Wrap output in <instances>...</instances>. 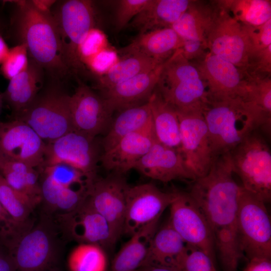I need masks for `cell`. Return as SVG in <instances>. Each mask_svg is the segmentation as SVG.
<instances>
[{"label": "cell", "instance_id": "1", "mask_svg": "<svg viewBox=\"0 0 271 271\" xmlns=\"http://www.w3.org/2000/svg\"><path fill=\"white\" fill-rule=\"evenodd\" d=\"M233 173L230 153L218 156L208 173L193 182L189 192L209 225L224 271H237L243 256L237 229L241 186Z\"/></svg>", "mask_w": 271, "mask_h": 271}, {"label": "cell", "instance_id": "2", "mask_svg": "<svg viewBox=\"0 0 271 271\" xmlns=\"http://www.w3.org/2000/svg\"><path fill=\"white\" fill-rule=\"evenodd\" d=\"M9 2L16 6L11 26L18 44L26 45L29 58L44 70L51 81L63 83L71 73L51 13L39 11L32 1Z\"/></svg>", "mask_w": 271, "mask_h": 271}, {"label": "cell", "instance_id": "3", "mask_svg": "<svg viewBox=\"0 0 271 271\" xmlns=\"http://www.w3.org/2000/svg\"><path fill=\"white\" fill-rule=\"evenodd\" d=\"M156 88L177 111H203L208 102L207 84L201 71L181 49L166 61Z\"/></svg>", "mask_w": 271, "mask_h": 271}, {"label": "cell", "instance_id": "4", "mask_svg": "<svg viewBox=\"0 0 271 271\" xmlns=\"http://www.w3.org/2000/svg\"><path fill=\"white\" fill-rule=\"evenodd\" d=\"M202 113L215 158L230 153L256 130L241 98L209 101Z\"/></svg>", "mask_w": 271, "mask_h": 271}, {"label": "cell", "instance_id": "5", "mask_svg": "<svg viewBox=\"0 0 271 271\" xmlns=\"http://www.w3.org/2000/svg\"><path fill=\"white\" fill-rule=\"evenodd\" d=\"M58 228L46 213L10 248L17 271H57L59 257Z\"/></svg>", "mask_w": 271, "mask_h": 271}, {"label": "cell", "instance_id": "6", "mask_svg": "<svg viewBox=\"0 0 271 271\" xmlns=\"http://www.w3.org/2000/svg\"><path fill=\"white\" fill-rule=\"evenodd\" d=\"M70 95L63 90L62 83L51 81L15 119L27 123L46 143L52 142L74 131L70 110Z\"/></svg>", "mask_w": 271, "mask_h": 271}, {"label": "cell", "instance_id": "7", "mask_svg": "<svg viewBox=\"0 0 271 271\" xmlns=\"http://www.w3.org/2000/svg\"><path fill=\"white\" fill-rule=\"evenodd\" d=\"M234 173L246 191L263 202L271 199V152L257 130L250 132L230 152Z\"/></svg>", "mask_w": 271, "mask_h": 271}, {"label": "cell", "instance_id": "8", "mask_svg": "<svg viewBox=\"0 0 271 271\" xmlns=\"http://www.w3.org/2000/svg\"><path fill=\"white\" fill-rule=\"evenodd\" d=\"M213 17L206 37L209 53L235 65L249 75L255 54L245 26L215 1Z\"/></svg>", "mask_w": 271, "mask_h": 271}, {"label": "cell", "instance_id": "9", "mask_svg": "<svg viewBox=\"0 0 271 271\" xmlns=\"http://www.w3.org/2000/svg\"><path fill=\"white\" fill-rule=\"evenodd\" d=\"M60 40L63 56L71 74L83 69L78 50L89 31L95 28L93 3L88 0L56 2L51 11Z\"/></svg>", "mask_w": 271, "mask_h": 271}, {"label": "cell", "instance_id": "10", "mask_svg": "<svg viewBox=\"0 0 271 271\" xmlns=\"http://www.w3.org/2000/svg\"><path fill=\"white\" fill-rule=\"evenodd\" d=\"M237 229L240 250L249 260L271 258V222L265 203L241 186Z\"/></svg>", "mask_w": 271, "mask_h": 271}, {"label": "cell", "instance_id": "11", "mask_svg": "<svg viewBox=\"0 0 271 271\" xmlns=\"http://www.w3.org/2000/svg\"><path fill=\"white\" fill-rule=\"evenodd\" d=\"M168 221L186 244L198 248L214 262L215 248L209 225L189 192L174 191Z\"/></svg>", "mask_w": 271, "mask_h": 271}, {"label": "cell", "instance_id": "12", "mask_svg": "<svg viewBox=\"0 0 271 271\" xmlns=\"http://www.w3.org/2000/svg\"><path fill=\"white\" fill-rule=\"evenodd\" d=\"M95 139L74 130L46 143L41 169L65 164L82 172L90 182L94 181L97 178V165L100 158Z\"/></svg>", "mask_w": 271, "mask_h": 271}, {"label": "cell", "instance_id": "13", "mask_svg": "<svg viewBox=\"0 0 271 271\" xmlns=\"http://www.w3.org/2000/svg\"><path fill=\"white\" fill-rule=\"evenodd\" d=\"M177 111L181 152L196 179L206 175L215 159L202 111Z\"/></svg>", "mask_w": 271, "mask_h": 271}, {"label": "cell", "instance_id": "14", "mask_svg": "<svg viewBox=\"0 0 271 271\" xmlns=\"http://www.w3.org/2000/svg\"><path fill=\"white\" fill-rule=\"evenodd\" d=\"M193 63L205 80L208 101L243 99L247 96L250 76L232 63L209 52L202 59Z\"/></svg>", "mask_w": 271, "mask_h": 271}, {"label": "cell", "instance_id": "15", "mask_svg": "<svg viewBox=\"0 0 271 271\" xmlns=\"http://www.w3.org/2000/svg\"><path fill=\"white\" fill-rule=\"evenodd\" d=\"M173 197V192H163L151 183L129 186L122 234L130 236L148 224L159 221Z\"/></svg>", "mask_w": 271, "mask_h": 271}, {"label": "cell", "instance_id": "16", "mask_svg": "<svg viewBox=\"0 0 271 271\" xmlns=\"http://www.w3.org/2000/svg\"><path fill=\"white\" fill-rule=\"evenodd\" d=\"M128 186L123 174L113 172L105 178L97 177L88 189L87 200L106 220L115 242L123 233Z\"/></svg>", "mask_w": 271, "mask_h": 271}, {"label": "cell", "instance_id": "17", "mask_svg": "<svg viewBox=\"0 0 271 271\" xmlns=\"http://www.w3.org/2000/svg\"><path fill=\"white\" fill-rule=\"evenodd\" d=\"M56 225L64 236L79 243H94L104 249L116 243L106 220L85 200L70 212L56 214Z\"/></svg>", "mask_w": 271, "mask_h": 271}, {"label": "cell", "instance_id": "18", "mask_svg": "<svg viewBox=\"0 0 271 271\" xmlns=\"http://www.w3.org/2000/svg\"><path fill=\"white\" fill-rule=\"evenodd\" d=\"M46 143L27 123L19 119L0 121V156L41 169Z\"/></svg>", "mask_w": 271, "mask_h": 271}, {"label": "cell", "instance_id": "19", "mask_svg": "<svg viewBox=\"0 0 271 271\" xmlns=\"http://www.w3.org/2000/svg\"><path fill=\"white\" fill-rule=\"evenodd\" d=\"M78 86L70 98L74 130L95 138L109 125L112 113L103 97L80 80H78Z\"/></svg>", "mask_w": 271, "mask_h": 271}, {"label": "cell", "instance_id": "20", "mask_svg": "<svg viewBox=\"0 0 271 271\" xmlns=\"http://www.w3.org/2000/svg\"><path fill=\"white\" fill-rule=\"evenodd\" d=\"M133 169L147 177L164 183L177 179L193 182L196 179L181 152L156 140Z\"/></svg>", "mask_w": 271, "mask_h": 271}, {"label": "cell", "instance_id": "21", "mask_svg": "<svg viewBox=\"0 0 271 271\" xmlns=\"http://www.w3.org/2000/svg\"><path fill=\"white\" fill-rule=\"evenodd\" d=\"M156 140L152 123L145 129L122 138L112 148L103 152L100 161L107 170L123 174L134 168Z\"/></svg>", "mask_w": 271, "mask_h": 271}, {"label": "cell", "instance_id": "22", "mask_svg": "<svg viewBox=\"0 0 271 271\" xmlns=\"http://www.w3.org/2000/svg\"><path fill=\"white\" fill-rule=\"evenodd\" d=\"M166 61L103 90V98L110 111L113 113L139 105L138 103L145 99L148 100L157 86Z\"/></svg>", "mask_w": 271, "mask_h": 271}, {"label": "cell", "instance_id": "23", "mask_svg": "<svg viewBox=\"0 0 271 271\" xmlns=\"http://www.w3.org/2000/svg\"><path fill=\"white\" fill-rule=\"evenodd\" d=\"M183 43L176 32L167 27L140 34L119 52L124 57L140 55L163 62L181 49Z\"/></svg>", "mask_w": 271, "mask_h": 271}, {"label": "cell", "instance_id": "24", "mask_svg": "<svg viewBox=\"0 0 271 271\" xmlns=\"http://www.w3.org/2000/svg\"><path fill=\"white\" fill-rule=\"evenodd\" d=\"M45 74L44 70L29 58L27 69L9 80L2 95L15 118L24 112L36 98L43 87Z\"/></svg>", "mask_w": 271, "mask_h": 271}, {"label": "cell", "instance_id": "25", "mask_svg": "<svg viewBox=\"0 0 271 271\" xmlns=\"http://www.w3.org/2000/svg\"><path fill=\"white\" fill-rule=\"evenodd\" d=\"M190 0H150L131 21L130 26L140 34L171 27L187 10Z\"/></svg>", "mask_w": 271, "mask_h": 271}, {"label": "cell", "instance_id": "26", "mask_svg": "<svg viewBox=\"0 0 271 271\" xmlns=\"http://www.w3.org/2000/svg\"><path fill=\"white\" fill-rule=\"evenodd\" d=\"M148 102L156 141L181 152L179 122L176 109L163 99L156 88Z\"/></svg>", "mask_w": 271, "mask_h": 271}, {"label": "cell", "instance_id": "27", "mask_svg": "<svg viewBox=\"0 0 271 271\" xmlns=\"http://www.w3.org/2000/svg\"><path fill=\"white\" fill-rule=\"evenodd\" d=\"M215 6V1H191L187 10L171 28L183 41L198 42L207 46V34Z\"/></svg>", "mask_w": 271, "mask_h": 271}, {"label": "cell", "instance_id": "28", "mask_svg": "<svg viewBox=\"0 0 271 271\" xmlns=\"http://www.w3.org/2000/svg\"><path fill=\"white\" fill-rule=\"evenodd\" d=\"M186 246V243L168 221L155 233L142 267L158 265L176 269L177 261Z\"/></svg>", "mask_w": 271, "mask_h": 271}, {"label": "cell", "instance_id": "29", "mask_svg": "<svg viewBox=\"0 0 271 271\" xmlns=\"http://www.w3.org/2000/svg\"><path fill=\"white\" fill-rule=\"evenodd\" d=\"M158 222L149 224L131 235L115 255L107 271H138L141 268Z\"/></svg>", "mask_w": 271, "mask_h": 271}, {"label": "cell", "instance_id": "30", "mask_svg": "<svg viewBox=\"0 0 271 271\" xmlns=\"http://www.w3.org/2000/svg\"><path fill=\"white\" fill-rule=\"evenodd\" d=\"M40 182L41 202L45 213L51 215L63 214L72 211L86 198L88 188L79 189L66 187L53 181L42 173Z\"/></svg>", "mask_w": 271, "mask_h": 271}, {"label": "cell", "instance_id": "31", "mask_svg": "<svg viewBox=\"0 0 271 271\" xmlns=\"http://www.w3.org/2000/svg\"><path fill=\"white\" fill-rule=\"evenodd\" d=\"M252 116L256 130L270 135L271 127V80L270 75L250 77L249 90L243 99Z\"/></svg>", "mask_w": 271, "mask_h": 271}, {"label": "cell", "instance_id": "32", "mask_svg": "<svg viewBox=\"0 0 271 271\" xmlns=\"http://www.w3.org/2000/svg\"><path fill=\"white\" fill-rule=\"evenodd\" d=\"M152 123L148 102L121 110L102 141L103 152L115 145L126 136L145 129Z\"/></svg>", "mask_w": 271, "mask_h": 271}, {"label": "cell", "instance_id": "33", "mask_svg": "<svg viewBox=\"0 0 271 271\" xmlns=\"http://www.w3.org/2000/svg\"><path fill=\"white\" fill-rule=\"evenodd\" d=\"M0 174L12 188L41 202L39 174L36 168L0 156Z\"/></svg>", "mask_w": 271, "mask_h": 271}, {"label": "cell", "instance_id": "34", "mask_svg": "<svg viewBox=\"0 0 271 271\" xmlns=\"http://www.w3.org/2000/svg\"><path fill=\"white\" fill-rule=\"evenodd\" d=\"M163 62L140 55L125 57L100 76L98 79V87L105 90L138 74L153 69Z\"/></svg>", "mask_w": 271, "mask_h": 271}, {"label": "cell", "instance_id": "35", "mask_svg": "<svg viewBox=\"0 0 271 271\" xmlns=\"http://www.w3.org/2000/svg\"><path fill=\"white\" fill-rule=\"evenodd\" d=\"M229 14L242 25L260 27L271 19V3L267 0L220 1Z\"/></svg>", "mask_w": 271, "mask_h": 271}, {"label": "cell", "instance_id": "36", "mask_svg": "<svg viewBox=\"0 0 271 271\" xmlns=\"http://www.w3.org/2000/svg\"><path fill=\"white\" fill-rule=\"evenodd\" d=\"M0 202L10 217L17 223L31 225L30 216L39 203L12 188L0 174Z\"/></svg>", "mask_w": 271, "mask_h": 271}, {"label": "cell", "instance_id": "37", "mask_svg": "<svg viewBox=\"0 0 271 271\" xmlns=\"http://www.w3.org/2000/svg\"><path fill=\"white\" fill-rule=\"evenodd\" d=\"M107 257L99 245L79 243L69 253L67 266L70 271H107Z\"/></svg>", "mask_w": 271, "mask_h": 271}, {"label": "cell", "instance_id": "38", "mask_svg": "<svg viewBox=\"0 0 271 271\" xmlns=\"http://www.w3.org/2000/svg\"><path fill=\"white\" fill-rule=\"evenodd\" d=\"M41 170L55 183L68 187L88 188L92 183L82 172L65 164L44 167Z\"/></svg>", "mask_w": 271, "mask_h": 271}, {"label": "cell", "instance_id": "39", "mask_svg": "<svg viewBox=\"0 0 271 271\" xmlns=\"http://www.w3.org/2000/svg\"><path fill=\"white\" fill-rule=\"evenodd\" d=\"M176 268L180 271H217L215 262L207 254L188 244L178 260Z\"/></svg>", "mask_w": 271, "mask_h": 271}, {"label": "cell", "instance_id": "40", "mask_svg": "<svg viewBox=\"0 0 271 271\" xmlns=\"http://www.w3.org/2000/svg\"><path fill=\"white\" fill-rule=\"evenodd\" d=\"M29 60L26 45L24 43L18 44L10 49L7 57L1 65V73L10 80L27 69Z\"/></svg>", "mask_w": 271, "mask_h": 271}, {"label": "cell", "instance_id": "41", "mask_svg": "<svg viewBox=\"0 0 271 271\" xmlns=\"http://www.w3.org/2000/svg\"><path fill=\"white\" fill-rule=\"evenodd\" d=\"M34 224L22 225L16 222L8 214L0 202V245L10 247Z\"/></svg>", "mask_w": 271, "mask_h": 271}, {"label": "cell", "instance_id": "42", "mask_svg": "<svg viewBox=\"0 0 271 271\" xmlns=\"http://www.w3.org/2000/svg\"><path fill=\"white\" fill-rule=\"evenodd\" d=\"M150 0H120L117 3L115 16V30L124 28L149 3Z\"/></svg>", "mask_w": 271, "mask_h": 271}, {"label": "cell", "instance_id": "43", "mask_svg": "<svg viewBox=\"0 0 271 271\" xmlns=\"http://www.w3.org/2000/svg\"><path fill=\"white\" fill-rule=\"evenodd\" d=\"M245 27L255 55L271 46V19L258 27Z\"/></svg>", "mask_w": 271, "mask_h": 271}, {"label": "cell", "instance_id": "44", "mask_svg": "<svg viewBox=\"0 0 271 271\" xmlns=\"http://www.w3.org/2000/svg\"><path fill=\"white\" fill-rule=\"evenodd\" d=\"M249 260L243 271H271V258L255 257Z\"/></svg>", "mask_w": 271, "mask_h": 271}, {"label": "cell", "instance_id": "45", "mask_svg": "<svg viewBox=\"0 0 271 271\" xmlns=\"http://www.w3.org/2000/svg\"><path fill=\"white\" fill-rule=\"evenodd\" d=\"M0 271H17L10 254L1 245H0Z\"/></svg>", "mask_w": 271, "mask_h": 271}, {"label": "cell", "instance_id": "46", "mask_svg": "<svg viewBox=\"0 0 271 271\" xmlns=\"http://www.w3.org/2000/svg\"><path fill=\"white\" fill-rule=\"evenodd\" d=\"M56 2L51 0L32 1V3L37 9L46 13H51V9Z\"/></svg>", "mask_w": 271, "mask_h": 271}, {"label": "cell", "instance_id": "47", "mask_svg": "<svg viewBox=\"0 0 271 271\" xmlns=\"http://www.w3.org/2000/svg\"><path fill=\"white\" fill-rule=\"evenodd\" d=\"M10 51L7 43L0 34V65H1L7 57Z\"/></svg>", "mask_w": 271, "mask_h": 271}, {"label": "cell", "instance_id": "48", "mask_svg": "<svg viewBox=\"0 0 271 271\" xmlns=\"http://www.w3.org/2000/svg\"><path fill=\"white\" fill-rule=\"evenodd\" d=\"M138 271H180L178 269L158 265H148L142 267Z\"/></svg>", "mask_w": 271, "mask_h": 271}, {"label": "cell", "instance_id": "49", "mask_svg": "<svg viewBox=\"0 0 271 271\" xmlns=\"http://www.w3.org/2000/svg\"><path fill=\"white\" fill-rule=\"evenodd\" d=\"M6 28L5 22L4 21V19L0 16V34H2L3 32L5 30Z\"/></svg>", "mask_w": 271, "mask_h": 271}, {"label": "cell", "instance_id": "50", "mask_svg": "<svg viewBox=\"0 0 271 271\" xmlns=\"http://www.w3.org/2000/svg\"><path fill=\"white\" fill-rule=\"evenodd\" d=\"M3 102V100L2 95V93H0V115H1L2 108Z\"/></svg>", "mask_w": 271, "mask_h": 271}]
</instances>
